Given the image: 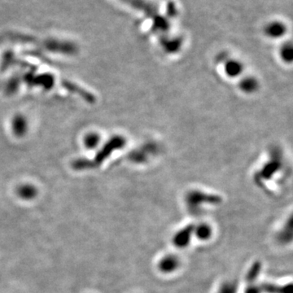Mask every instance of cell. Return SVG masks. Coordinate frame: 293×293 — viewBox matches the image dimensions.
I'll return each mask as SVG.
<instances>
[{"label":"cell","mask_w":293,"mask_h":293,"mask_svg":"<svg viewBox=\"0 0 293 293\" xmlns=\"http://www.w3.org/2000/svg\"><path fill=\"white\" fill-rule=\"evenodd\" d=\"M262 293H293V287L291 283L284 286L265 283L258 286Z\"/></svg>","instance_id":"cell-5"},{"label":"cell","mask_w":293,"mask_h":293,"mask_svg":"<svg viewBox=\"0 0 293 293\" xmlns=\"http://www.w3.org/2000/svg\"><path fill=\"white\" fill-rule=\"evenodd\" d=\"M241 70V65L236 61H231L226 65V71L230 76H237Z\"/></svg>","instance_id":"cell-11"},{"label":"cell","mask_w":293,"mask_h":293,"mask_svg":"<svg viewBox=\"0 0 293 293\" xmlns=\"http://www.w3.org/2000/svg\"><path fill=\"white\" fill-rule=\"evenodd\" d=\"M99 142V136L96 134H91L86 139V143L90 148H94Z\"/></svg>","instance_id":"cell-15"},{"label":"cell","mask_w":293,"mask_h":293,"mask_svg":"<svg viewBox=\"0 0 293 293\" xmlns=\"http://www.w3.org/2000/svg\"><path fill=\"white\" fill-rule=\"evenodd\" d=\"M261 271H262V263L260 262H254L248 271V275H247V281H248L249 283H252L258 278Z\"/></svg>","instance_id":"cell-10"},{"label":"cell","mask_w":293,"mask_h":293,"mask_svg":"<svg viewBox=\"0 0 293 293\" xmlns=\"http://www.w3.org/2000/svg\"><path fill=\"white\" fill-rule=\"evenodd\" d=\"M286 32V26L281 21H272L266 27V33L271 38H279Z\"/></svg>","instance_id":"cell-6"},{"label":"cell","mask_w":293,"mask_h":293,"mask_svg":"<svg viewBox=\"0 0 293 293\" xmlns=\"http://www.w3.org/2000/svg\"><path fill=\"white\" fill-rule=\"evenodd\" d=\"M187 203L191 209H198L201 204H217L221 203V198L214 195H208L200 192H192L187 196Z\"/></svg>","instance_id":"cell-1"},{"label":"cell","mask_w":293,"mask_h":293,"mask_svg":"<svg viewBox=\"0 0 293 293\" xmlns=\"http://www.w3.org/2000/svg\"><path fill=\"white\" fill-rule=\"evenodd\" d=\"M25 122L23 118H17L14 121V130L15 132L18 134H21L25 132Z\"/></svg>","instance_id":"cell-14"},{"label":"cell","mask_w":293,"mask_h":293,"mask_svg":"<svg viewBox=\"0 0 293 293\" xmlns=\"http://www.w3.org/2000/svg\"><path fill=\"white\" fill-rule=\"evenodd\" d=\"M291 239H292V219L290 217L287 224L279 233V240L283 243H288L291 242Z\"/></svg>","instance_id":"cell-8"},{"label":"cell","mask_w":293,"mask_h":293,"mask_svg":"<svg viewBox=\"0 0 293 293\" xmlns=\"http://www.w3.org/2000/svg\"><path fill=\"white\" fill-rule=\"evenodd\" d=\"M244 293H262L258 286H248Z\"/></svg>","instance_id":"cell-17"},{"label":"cell","mask_w":293,"mask_h":293,"mask_svg":"<svg viewBox=\"0 0 293 293\" xmlns=\"http://www.w3.org/2000/svg\"><path fill=\"white\" fill-rule=\"evenodd\" d=\"M282 55H283V57L284 58V60H291V57H292V49H291V46H289V47H285L283 48V51H282Z\"/></svg>","instance_id":"cell-16"},{"label":"cell","mask_w":293,"mask_h":293,"mask_svg":"<svg viewBox=\"0 0 293 293\" xmlns=\"http://www.w3.org/2000/svg\"><path fill=\"white\" fill-rule=\"evenodd\" d=\"M36 193H37V191L35 188L29 185L21 187V188H19L18 190L19 196H21V198L25 199V200L33 199L36 196Z\"/></svg>","instance_id":"cell-9"},{"label":"cell","mask_w":293,"mask_h":293,"mask_svg":"<svg viewBox=\"0 0 293 293\" xmlns=\"http://www.w3.org/2000/svg\"><path fill=\"white\" fill-rule=\"evenodd\" d=\"M257 86L258 84H257L256 81L252 79H245L241 84L242 89L247 92H251L256 89Z\"/></svg>","instance_id":"cell-13"},{"label":"cell","mask_w":293,"mask_h":293,"mask_svg":"<svg viewBox=\"0 0 293 293\" xmlns=\"http://www.w3.org/2000/svg\"><path fill=\"white\" fill-rule=\"evenodd\" d=\"M194 232L196 237L198 238L199 240H209V238L212 236L213 231H212L210 226L203 223V224H200L195 228Z\"/></svg>","instance_id":"cell-7"},{"label":"cell","mask_w":293,"mask_h":293,"mask_svg":"<svg viewBox=\"0 0 293 293\" xmlns=\"http://www.w3.org/2000/svg\"><path fill=\"white\" fill-rule=\"evenodd\" d=\"M237 292V285L234 282H227L223 283L217 293H236Z\"/></svg>","instance_id":"cell-12"},{"label":"cell","mask_w":293,"mask_h":293,"mask_svg":"<svg viewBox=\"0 0 293 293\" xmlns=\"http://www.w3.org/2000/svg\"><path fill=\"white\" fill-rule=\"evenodd\" d=\"M195 227L192 225L187 226V227L180 230L178 232L173 236V243L176 247L179 248H186L188 244H190L191 239H192V234L194 232Z\"/></svg>","instance_id":"cell-2"},{"label":"cell","mask_w":293,"mask_h":293,"mask_svg":"<svg viewBox=\"0 0 293 293\" xmlns=\"http://www.w3.org/2000/svg\"><path fill=\"white\" fill-rule=\"evenodd\" d=\"M124 144L125 140L121 137L116 136L112 138L111 140L107 142L106 146L103 148V150L99 153V155H97L95 159V164H99V162L105 159L106 157H107V156L114 151V149H120Z\"/></svg>","instance_id":"cell-3"},{"label":"cell","mask_w":293,"mask_h":293,"mask_svg":"<svg viewBox=\"0 0 293 293\" xmlns=\"http://www.w3.org/2000/svg\"><path fill=\"white\" fill-rule=\"evenodd\" d=\"M179 264L180 262L178 258H176L173 255H168L160 261L158 267L161 272L169 274V273L176 271L179 267Z\"/></svg>","instance_id":"cell-4"}]
</instances>
